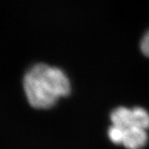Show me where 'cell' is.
Masks as SVG:
<instances>
[{
  "label": "cell",
  "instance_id": "cell-3",
  "mask_svg": "<svg viewBox=\"0 0 149 149\" xmlns=\"http://www.w3.org/2000/svg\"><path fill=\"white\" fill-rule=\"evenodd\" d=\"M111 120L113 126L120 129L139 127L147 130L149 127V113L140 107L133 109L119 107L111 112Z\"/></svg>",
  "mask_w": 149,
  "mask_h": 149
},
{
  "label": "cell",
  "instance_id": "cell-2",
  "mask_svg": "<svg viewBox=\"0 0 149 149\" xmlns=\"http://www.w3.org/2000/svg\"><path fill=\"white\" fill-rule=\"evenodd\" d=\"M108 135L111 142L122 145L127 149H141L147 142L146 130L139 127L120 129L111 125Z\"/></svg>",
  "mask_w": 149,
  "mask_h": 149
},
{
  "label": "cell",
  "instance_id": "cell-4",
  "mask_svg": "<svg viewBox=\"0 0 149 149\" xmlns=\"http://www.w3.org/2000/svg\"><path fill=\"white\" fill-rule=\"evenodd\" d=\"M140 48H141V51H142L143 54L146 57L149 58V31L142 38L141 43H140Z\"/></svg>",
  "mask_w": 149,
  "mask_h": 149
},
{
  "label": "cell",
  "instance_id": "cell-1",
  "mask_svg": "<svg viewBox=\"0 0 149 149\" xmlns=\"http://www.w3.org/2000/svg\"><path fill=\"white\" fill-rule=\"evenodd\" d=\"M24 92L31 106L35 109H49L59 98L68 96L70 82L61 69L46 64H37L25 74Z\"/></svg>",
  "mask_w": 149,
  "mask_h": 149
}]
</instances>
